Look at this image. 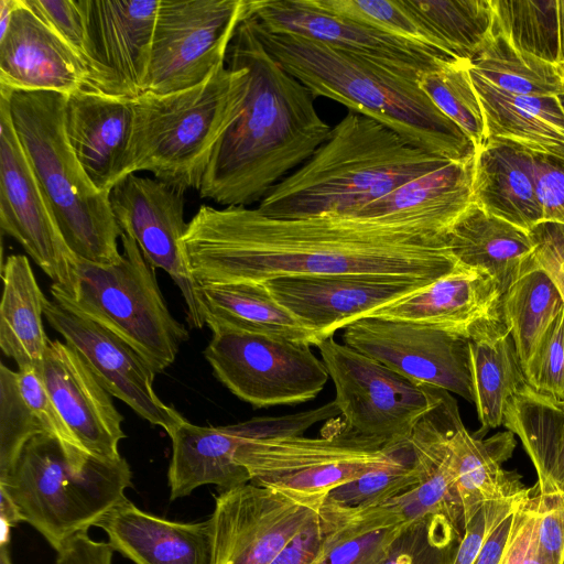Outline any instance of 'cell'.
I'll use <instances>...</instances> for the list:
<instances>
[{"label":"cell","mask_w":564,"mask_h":564,"mask_svg":"<svg viewBox=\"0 0 564 564\" xmlns=\"http://www.w3.org/2000/svg\"><path fill=\"white\" fill-rule=\"evenodd\" d=\"M196 283L381 274L436 281L459 263L445 235L341 216L283 219L202 205L183 237Z\"/></svg>","instance_id":"cell-1"},{"label":"cell","mask_w":564,"mask_h":564,"mask_svg":"<svg viewBox=\"0 0 564 564\" xmlns=\"http://www.w3.org/2000/svg\"><path fill=\"white\" fill-rule=\"evenodd\" d=\"M226 57L247 69L246 94L198 192L225 207H248L304 164L332 127L316 110L312 93L268 52L248 18L238 25Z\"/></svg>","instance_id":"cell-2"},{"label":"cell","mask_w":564,"mask_h":564,"mask_svg":"<svg viewBox=\"0 0 564 564\" xmlns=\"http://www.w3.org/2000/svg\"><path fill=\"white\" fill-rule=\"evenodd\" d=\"M248 19L268 52L314 97L369 117L433 155L448 161L475 159L474 143L433 104L416 78L323 42L268 32Z\"/></svg>","instance_id":"cell-3"},{"label":"cell","mask_w":564,"mask_h":564,"mask_svg":"<svg viewBox=\"0 0 564 564\" xmlns=\"http://www.w3.org/2000/svg\"><path fill=\"white\" fill-rule=\"evenodd\" d=\"M451 161L408 143L380 122L350 111L300 167L257 207L283 219L348 216Z\"/></svg>","instance_id":"cell-4"},{"label":"cell","mask_w":564,"mask_h":564,"mask_svg":"<svg viewBox=\"0 0 564 564\" xmlns=\"http://www.w3.org/2000/svg\"><path fill=\"white\" fill-rule=\"evenodd\" d=\"M248 73L226 57L200 84L131 99L133 122L123 177L150 172L177 187L199 191L214 149L237 118Z\"/></svg>","instance_id":"cell-5"},{"label":"cell","mask_w":564,"mask_h":564,"mask_svg":"<svg viewBox=\"0 0 564 564\" xmlns=\"http://www.w3.org/2000/svg\"><path fill=\"white\" fill-rule=\"evenodd\" d=\"M0 88L7 91L15 132L70 251L93 263L119 262L122 231L110 194L93 184L66 134L67 96Z\"/></svg>","instance_id":"cell-6"},{"label":"cell","mask_w":564,"mask_h":564,"mask_svg":"<svg viewBox=\"0 0 564 564\" xmlns=\"http://www.w3.org/2000/svg\"><path fill=\"white\" fill-rule=\"evenodd\" d=\"M132 486L127 460L93 455L72 456L47 435L30 440L11 470L0 478L29 523L58 552L79 533L88 532Z\"/></svg>","instance_id":"cell-7"},{"label":"cell","mask_w":564,"mask_h":564,"mask_svg":"<svg viewBox=\"0 0 564 564\" xmlns=\"http://www.w3.org/2000/svg\"><path fill=\"white\" fill-rule=\"evenodd\" d=\"M120 240L123 252L119 262L99 264L77 258L73 292L52 284L51 294L68 311L123 340L158 375L174 362L189 334L167 308L155 269L135 240L123 232Z\"/></svg>","instance_id":"cell-8"},{"label":"cell","mask_w":564,"mask_h":564,"mask_svg":"<svg viewBox=\"0 0 564 564\" xmlns=\"http://www.w3.org/2000/svg\"><path fill=\"white\" fill-rule=\"evenodd\" d=\"M335 387L341 431L387 447L409 440L440 388L416 382L333 337L316 346Z\"/></svg>","instance_id":"cell-9"},{"label":"cell","mask_w":564,"mask_h":564,"mask_svg":"<svg viewBox=\"0 0 564 564\" xmlns=\"http://www.w3.org/2000/svg\"><path fill=\"white\" fill-rule=\"evenodd\" d=\"M203 351L214 376L254 409L315 399L329 378L311 345L264 334L210 326Z\"/></svg>","instance_id":"cell-10"},{"label":"cell","mask_w":564,"mask_h":564,"mask_svg":"<svg viewBox=\"0 0 564 564\" xmlns=\"http://www.w3.org/2000/svg\"><path fill=\"white\" fill-rule=\"evenodd\" d=\"M408 441L381 447L344 433L337 423L321 437L246 441L236 460L250 482L299 494L325 495L394 458Z\"/></svg>","instance_id":"cell-11"},{"label":"cell","mask_w":564,"mask_h":564,"mask_svg":"<svg viewBox=\"0 0 564 564\" xmlns=\"http://www.w3.org/2000/svg\"><path fill=\"white\" fill-rule=\"evenodd\" d=\"M248 8L249 0H160L145 91L169 94L204 82L226 62Z\"/></svg>","instance_id":"cell-12"},{"label":"cell","mask_w":564,"mask_h":564,"mask_svg":"<svg viewBox=\"0 0 564 564\" xmlns=\"http://www.w3.org/2000/svg\"><path fill=\"white\" fill-rule=\"evenodd\" d=\"M326 497L250 481L219 491L209 517L213 564H270L318 516Z\"/></svg>","instance_id":"cell-13"},{"label":"cell","mask_w":564,"mask_h":564,"mask_svg":"<svg viewBox=\"0 0 564 564\" xmlns=\"http://www.w3.org/2000/svg\"><path fill=\"white\" fill-rule=\"evenodd\" d=\"M343 344L416 382L474 403L470 339L427 323L364 317L343 328Z\"/></svg>","instance_id":"cell-14"},{"label":"cell","mask_w":564,"mask_h":564,"mask_svg":"<svg viewBox=\"0 0 564 564\" xmlns=\"http://www.w3.org/2000/svg\"><path fill=\"white\" fill-rule=\"evenodd\" d=\"M339 416L335 401L316 409L281 416H261L220 426H200L186 419L170 435L172 457L167 471L170 500L215 485L219 491L250 481L236 454L250 440L304 435L314 424Z\"/></svg>","instance_id":"cell-15"},{"label":"cell","mask_w":564,"mask_h":564,"mask_svg":"<svg viewBox=\"0 0 564 564\" xmlns=\"http://www.w3.org/2000/svg\"><path fill=\"white\" fill-rule=\"evenodd\" d=\"M0 227L65 293L76 283L70 251L15 132L7 91L0 88Z\"/></svg>","instance_id":"cell-16"},{"label":"cell","mask_w":564,"mask_h":564,"mask_svg":"<svg viewBox=\"0 0 564 564\" xmlns=\"http://www.w3.org/2000/svg\"><path fill=\"white\" fill-rule=\"evenodd\" d=\"M186 189L155 177L130 174L110 192L115 219L132 237L144 259L164 270L178 286L191 327L202 328L205 317L183 247Z\"/></svg>","instance_id":"cell-17"},{"label":"cell","mask_w":564,"mask_h":564,"mask_svg":"<svg viewBox=\"0 0 564 564\" xmlns=\"http://www.w3.org/2000/svg\"><path fill=\"white\" fill-rule=\"evenodd\" d=\"M248 18L268 32L323 42L416 79L454 58L325 10L313 0H249Z\"/></svg>","instance_id":"cell-18"},{"label":"cell","mask_w":564,"mask_h":564,"mask_svg":"<svg viewBox=\"0 0 564 564\" xmlns=\"http://www.w3.org/2000/svg\"><path fill=\"white\" fill-rule=\"evenodd\" d=\"M434 281L381 274L292 275L264 281L273 297L321 341Z\"/></svg>","instance_id":"cell-19"},{"label":"cell","mask_w":564,"mask_h":564,"mask_svg":"<svg viewBox=\"0 0 564 564\" xmlns=\"http://www.w3.org/2000/svg\"><path fill=\"white\" fill-rule=\"evenodd\" d=\"M44 317L86 362L98 382L138 415L169 436L185 417L165 404L153 389L151 366L123 340L97 323L48 299Z\"/></svg>","instance_id":"cell-20"},{"label":"cell","mask_w":564,"mask_h":564,"mask_svg":"<svg viewBox=\"0 0 564 564\" xmlns=\"http://www.w3.org/2000/svg\"><path fill=\"white\" fill-rule=\"evenodd\" d=\"M94 59L88 90L134 99L145 91L160 0H82Z\"/></svg>","instance_id":"cell-21"},{"label":"cell","mask_w":564,"mask_h":564,"mask_svg":"<svg viewBox=\"0 0 564 564\" xmlns=\"http://www.w3.org/2000/svg\"><path fill=\"white\" fill-rule=\"evenodd\" d=\"M37 370L56 410L83 448L95 457L120 458L124 417L79 354L65 341L48 339Z\"/></svg>","instance_id":"cell-22"},{"label":"cell","mask_w":564,"mask_h":564,"mask_svg":"<svg viewBox=\"0 0 564 564\" xmlns=\"http://www.w3.org/2000/svg\"><path fill=\"white\" fill-rule=\"evenodd\" d=\"M460 422L456 400L448 391L441 389L435 404L414 425L409 442L419 484L386 502L408 522L440 514L464 533L463 509L449 444L452 433Z\"/></svg>","instance_id":"cell-23"},{"label":"cell","mask_w":564,"mask_h":564,"mask_svg":"<svg viewBox=\"0 0 564 564\" xmlns=\"http://www.w3.org/2000/svg\"><path fill=\"white\" fill-rule=\"evenodd\" d=\"M88 72L72 48L19 0L0 36V86L13 91L69 96L88 86Z\"/></svg>","instance_id":"cell-24"},{"label":"cell","mask_w":564,"mask_h":564,"mask_svg":"<svg viewBox=\"0 0 564 564\" xmlns=\"http://www.w3.org/2000/svg\"><path fill=\"white\" fill-rule=\"evenodd\" d=\"M474 163L451 161L341 217L445 235L474 204Z\"/></svg>","instance_id":"cell-25"},{"label":"cell","mask_w":564,"mask_h":564,"mask_svg":"<svg viewBox=\"0 0 564 564\" xmlns=\"http://www.w3.org/2000/svg\"><path fill=\"white\" fill-rule=\"evenodd\" d=\"M132 122L131 99L88 89L67 96L65 129L68 141L100 192L110 194L124 178Z\"/></svg>","instance_id":"cell-26"},{"label":"cell","mask_w":564,"mask_h":564,"mask_svg":"<svg viewBox=\"0 0 564 564\" xmlns=\"http://www.w3.org/2000/svg\"><path fill=\"white\" fill-rule=\"evenodd\" d=\"M502 290L487 272L459 264L425 288L390 303L368 317L436 324L463 330L469 337L500 322Z\"/></svg>","instance_id":"cell-27"},{"label":"cell","mask_w":564,"mask_h":564,"mask_svg":"<svg viewBox=\"0 0 564 564\" xmlns=\"http://www.w3.org/2000/svg\"><path fill=\"white\" fill-rule=\"evenodd\" d=\"M112 549L134 564H213L210 521L176 522L124 498L96 524Z\"/></svg>","instance_id":"cell-28"},{"label":"cell","mask_w":564,"mask_h":564,"mask_svg":"<svg viewBox=\"0 0 564 564\" xmlns=\"http://www.w3.org/2000/svg\"><path fill=\"white\" fill-rule=\"evenodd\" d=\"M37 435L56 438L72 456L90 455L56 410L37 368L17 371L0 365V478L15 464L25 444Z\"/></svg>","instance_id":"cell-29"},{"label":"cell","mask_w":564,"mask_h":564,"mask_svg":"<svg viewBox=\"0 0 564 564\" xmlns=\"http://www.w3.org/2000/svg\"><path fill=\"white\" fill-rule=\"evenodd\" d=\"M474 204L529 231L543 220L531 151L488 138L474 163Z\"/></svg>","instance_id":"cell-30"},{"label":"cell","mask_w":564,"mask_h":564,"mask_svg":"<svg viewBox=\"0 0 564 564\" xmlns=\"http://www.w3.org/2000/svg\"><path fill=\"white\" fill-rule=\"evenodd\" d=\"M449 444L464 529L484 505L532 494L533 487H525L521 475L503 468L517 445L512 432L506 430L482 437L469 433L462 421L452 433Z\"/></svg>","instance_id":"cell-31"},{"label":"cell","mask_w":564,"mask_h":564,"mask_svg":"<svg viewBox=\"0 0 564 564\" xmlns=\"http://www.w3.org/2000/svg\"><path fill=\"white\" fill-rule=\"evenodd\" d=\"M445 238L459 264L489 273L502 292L535 263L529 231L475 204L455 221Z\"/></svg>","instance_id":"cell-32"},{"label":"cell","mask_w":564,"mask_h":564,"mask_svg":"<svg viewBox=\"0 0 564 564\" xmlns=\"http://www.w3.org/2000/svg\"><path fill=\"white\" fill-rule=\"evenodd\" d=\"M470 76L484 109L488 138L564 158V108L560 97L516 95L495 87L471 68Z\"/></svg>","instance_id":"cell-33"},{"label":"cell","mask_w":564,"mask_h":564,"mask_svg":"<svg viewBox=\"0 0 564 564\" xmlns=\"http://www.w3.org/2000/svg\"><path fill=\"white\" fill-rule=\"evenodd\" d=\"M196 293L208 327L223 326L311 346L321 343L273 297L264 282L196 283Z\"/></svg>","instance_id":"cell-34"},{"label":"cell","mask_w":564,"mask_h":564,"mask_svg":"<svg viewBox=\"0 0 564 564\" xmlns=\"http://www.w3.org/2000/svg\"><path fill=\"white\" fill-rule=\"evenodd\" d=\"M0 303V348L18 369L40 368L48 337L43 326L46 297L41 291L29 259L8 256L2 264Z\"/></svg>","instance_id":"cell-35"},{"label":"cell","mask_w":564,"mask_h":564,"mask_svg":"<svg viewBox=\"0 0 564 564\" xmlns=\"http://www.w3.org/2000/svg\"><path fill=\"white\" fill-rule=\"evenodd\" d=\"M474 404L481 429L476 435L503 424L508 401L527 383L506 321L470 336Z\"/></svg>","instance_id":"cell-36"},{"label":"cell","mask_w":564,"mask_h":564,"mask_svg":"<svg viewBox=\"0 0 564 564\" xmlns=\"http://www.w3.org/2000/svg\"><path fill=\"white\" fill-rule=\"evenodd\" d=\"M502 425L520 437L536 471L535 488L564 489V401L525 383L508 401Z\"/></svg>","instance_id":"cell-37"},{"label":"cell","mask_w":564,"mask_h":564,"mask_svg":"<svg viewBox=\"0 0 564 564\" xmlns=\"http://www.w3.org/2000/svg\"><path fill=\"white\" fill-rule=\"evenodd\" d=\"M451 57L473 61L495 36L491 0H404Z\"/></svg>","instance_id":"cell-38"},{"label":"cell","mask_w":564,"mask_h":564,"mask_svg":"<svg viewBox=\"0 0 564 564\" xmlns=\"http://www.w3.org/2000/svg\"><path fill=\"white\" fill-rule=\"evenodd\" d=\"M501 304L503 318L523 366L564 308L562 295L552 278L535 261L503 292Z\"/></svg>","instance_id":"cell-39"},{"label":"cell","mask_w":564,"mask_h":564,"mask_svg":"<svg viewBox=\"0 0 564 564\" xmlns=\"http://www.w3.org/2000/svg\"><path fill=\"white\" fill-rule=\"evenodd\" d=\"M470 68L495 87L511 94L564 95V79L557 65L514 47L496 31L490 44L470 62Z\"/></svg>","instance_id":"cell-40"},{"label":"cell","mask_w":564,"mask_h":564,"mask_svg":"<svg viewBox=\"0 0 564 564\" xmlns=\"http://www.w3.org/2000/svg\"><path fill=\"white\" fill-rule=\"evenodd\" d=\"M417 84L470 139L478 152L488 137L484 109L470 76V61L444 59L435 68L421 74Z\"/></svg>","instance_id":"cell-41"},{"label":"cell","mask_w":564,"mask_h":564,"mask_svg":"<svg viewBox=\"0 0 564 564\" xmlns=\"http://www.w3.org/2000/svg\"><path fill=\"white\" fill-rule=\"evenodd\" d=\"M495 31L514 47L557 65L556 0H491Z\"/></svg>","instance_id":"cell-42"},{"label":"cell","mask_w":564,"mask_h":564,"mask_svg":"<svg viewBox=\"0 0 564 564\" xmlns=\"http://www.w3.org/2000/svg\"><path fill=\"white\" fill-rule=\"evenodd\" d=\"M406 523L387 503L361 509L347 532L315 564H380Z\"/></svg>","instance_id":"cell-43"},{"label":"cell","mask_w":564,"mask_h":564,"mask_svg":"<svg viewBox=\"0 0 564 564\" xmlns=\"http://www.w3.org/2000/svg\"><path fill=\"white\" fill-rule=\"evenodd\" d=\"M417 484L414 455L408 440L392 460L330 490L326 500L351 509L373 508Z\"/></svg>","instance_id":"cell-44"},{"label":"cell","mask_w":564,"mask_h":564,"mask_svg":"<svg viewBox=\"0 0 564 564\" xmlns=\"http://www.w3.org/2000/svg\"><path fill=\"white\" fill-rule=\"evenodd\" d=\"M318 7L447 55L404 0H313ZM451 57V56H449Z\"/></svg>","instance_id":"cell-45"},{"label":"cell","mask_w":564,"mask_h":564,"mask_svg":"<svg viewBox=\"0 0 564 564\" xmlns=\"http://www.w3.org/2000/svg\"><path fill=\"white\" fill-rule=\"evenodd\" d=\"M463 532L445 517L408 522L380 564H451Z\"/></svg>","instance_id":"cell-46"},{"label":"cell","mask_w":564,"mask_h":564,"mask_svg":"<svg viewBox=\"0 0 564 564\" xmlns=\"http://www.w3.org/2000/svg\"><path fill=\"white\" fill-rule=\"evenodd\" d=\"M360 510L345 508L325 499L318 516L270 564H315L347 532Z\"/></svg>","instance_id":"cell-47"},{"label":"cell","mask_w":564,"mask_h":564,"mask_svg":"<svg viewBox=\"0 0 564 564\" xmlns=\"http://www.w3.org/2000/svg\"><path fill=\"white\" fill-rule=\"evenodd\" d=\"M525 381L538 393L564 401V308L522 366Z\"/></svg>","instance_id":"cell-48"},{"label":"cell","mask_w":564,"mask_h":564,"mask_svg":"<svg viewBox=\"0 0 564 564\" xmlns=\"http://www.w3.org/2000/svg\"><path fill=\"white\" fill-rule=\"evenodd\" d=\"M25 2L83 62L89 75L86 88L88 89L95 68L82 0H25Z\"/></svg>","instance_id":"cell-49"},{"label":"cell","mask_w":564,"mask_h":564,"mask_svg":"<svg viewBox=\"0 0 564 564\" xmlns=\"http://www.w3.org/2000/svg\"><path fill=\"white\" fill-rule=\"evenodd\" d=\"M535 543L547 564L564 560V489L539 491L535 486Z\"/></svg>","instance_id":"cell-50"},{"label":"cell","mask_w":564,"mask_h":564,"mask_svg":"<svg viewBox=\"0 0 564 564\" xmlns=\"http://www.w3.org/2000/svg\"><path fill=\"white\" fill-rule=\"evenodd\" d=\"M531 154L543 220L564 224V158Z\"/></svg>","instance_id":"cell-51"},{"label":"cell","mask_w":564,"mask_h":564,"mask_svg":"<svg viewBox=\"0 0 564 564\" xmlns=\"http://www.w3.org/2000/svg\"><path fill=\"white\" fill-rule=\"evenodd\" d=\"M529 235L536 263L552 278L564 302V224L542 220Z\"/></svg>","instance_id":"cell-52"},{"label":"cell","mask_w":564,"mask_h":564,"mask_svg":"<svg viewBox=\"0 0 564 564\" xmlns=\"http://www.w3.org/2000/svg\"><path fill=\"white\" fill-rule=\"evenodd\" d=\"M113 551L109 543L95 541L83 532L57 552L55 564H112Z\"/></svg>","instance_id":"cell-53"},{"label":"cell","mask_w":564,"mask_h":564,"mask_svg":"<svg viewBox=\"0 0 564 564\" xmlns=\"http://www.w3.org/2000/svg\"><path fill=\"white\" fill-rule=\"evenodd\" d=\"M522 506L509 514L490 533L474 564H500L507 551L510 538L514 531L518 514Z\"/></svg>","instance_id":"cell-54"},{"label":"cell","mask_w":564,"mask_h":564,"mask_svg":"<svg viewBox=\"0 0 564 564\" xmlns=\"http://www.w3.org/2000/svg\"><path fill=\"white\" fill-rule=\"evenodd\" d=\"M0 520H1V534L0 544H9L10 530L18 523L22 522L20 512L9 497V495L0 488Z\"/></svg>","instance_id":"cell-55"},{"label":"cell","mask_w":564,"mask_h":564,"mask_svg":"<svg viewBox=\"0 0 564 564\" xmlns=\"http://www.w3.org/2000/svg\"><path fill=\"white\" fill-rule=\"evenodd\" d=\"M19 0H0V36H2L12 20Z\"/></svg>","instance_id":"cell-56"},{"label":"cell","mask_w":564,"mask_h":564,"mask_svg":"<svg viewBox=\"0 0 564 564\" xmlns=\"http://www.w3.org/2000/svg\"><path fill=\"white\" fill-rule=\"evenodd\" d=\"M557 6V30H558V54L557 65L564 64V0H556Z\"/></svg>","instance_id":"cell-57"},{"label":"cell","mask_w":564,"mask_h":564,"mask_svg":"<svg viewBox=\"0 0 564 564\" xmlns=\"http://www.w3.org/2000/svg\"><path fill=\"white\" fill-rule=\"evenodd\" d=\"M519 517V514H518ZM518 522V520H517ZM517 525V524H516ZM516 529V528H514ZM514 532V531H513ZM500 564H516V560H514V547H513V533L510 538V541H509V544H508V547H507V551L500 562Z\"/></svg>","instance_id":"cell-58"},{"label":"cell","mask_w":564,"mask_h":564,"mask_svg":"<svg viewBox=\"0 0 564 564\" xmlns=\"http://www.w3.org/2000/svg\"><path fill=\"white\" fill-rule=\"evenodd\" d=\"M0 564H12L9 553V544H0Z\"/></svg>","instance_id":"cell-59"},{"label":"cell","mask_w":564,"mask_h":564,"mask_svg":"<svg viewBox=\"0 0 564 564\" xmlns=\"http://www.w3.org/2000/svg\"><path fill=\"white\" fill-rule=\"evenodd\" d=\"M558 66V70L564 79V64H561V65H557Z\"/></svg>","instance_id":"cell-60"},{"label":"cell","mask_w":564,"mask_h":564,"mask_svg":"<svg viewBox=\"0 0 564 564\" xmlns=\"http://www.w3.org/2000/svg\"><path fill=\"white\" fill-rule=\"evenodd\" d=\"M560 99H561V102H562L563 108H564V95H563V96H561V97H560Z\"/></svg>","instance_id":"cell-61"}]
</instances>
